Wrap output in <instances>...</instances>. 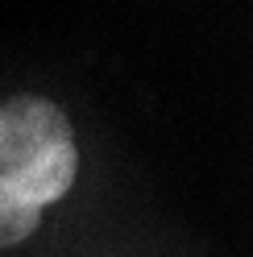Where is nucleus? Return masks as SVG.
I'll use <instances>...</instances> for the list:
<instances>
[{
	"mask_svg": "<svg viewBox=\"0 0 253 257\" xmlns=\"http://www.w3.org/2000/svg\"><path fill=\"white\" fill-rule=\"evenodd\" d=\"M42 224V207H0V249L29 240Z\"/></svg>",
	"mask_w": 253,
	"mask_h": 257,
	"instance_id": "nucleus-2",
	"label": "nucleus"
},
{
	"mask_svg": "<svg viewBox=\"0 0 253 257\" xmlns=\"http://www.w3.org/2000/svg\"><path fill=\"white\" fill-rule=\"evenodd\" d=\"M79 150L67 112L42 95L0 104V207H46L75 183Z\"/></svg>",
	"mask_w": 253,
	"mask_h": 257,
	"instance_id": "nucleus-1",
	"label": "nucleus"
}]
</instances>
